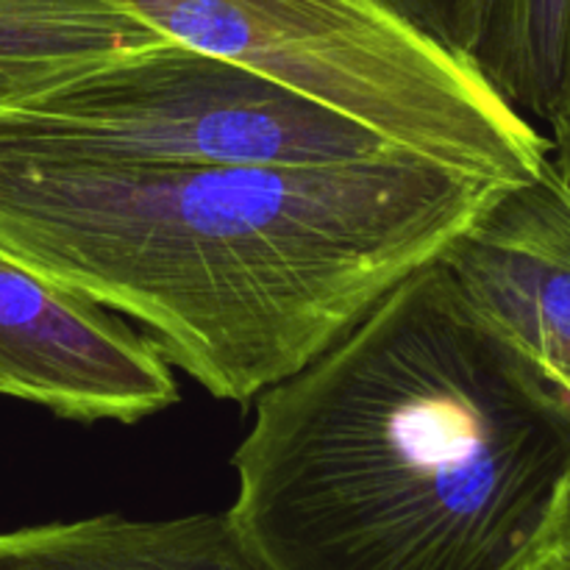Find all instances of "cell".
<instances>
[{
  "mask_svg": "<svg viewBox=\"0 0 570 570\" xmlns=\"http://www.w3.org/2000/svg\"><path fill=\"white\" fill-rule=\"evenodd\" d=\"M499 189L401 150L317 167H120L0 148V250L137 321L215 399L254 401Z\"/></svg>",
  "mask_w": 570,
  "mask_h": 570,
  "instance_id": "cell-1",
  "label": "cell"
},
{
  "mask_svg": "<svg viewBox=\"0 0 570 570\" xmlns=\"http://www.w3.org/2000/svg\"><path fill=\"white\" fill-rule=\"evenodd\" d=\"M234 527L267 570H515L570 473V404L434 256L256 399Z\"/></svg>",
  "mask_w": 570,
  "mask_h": 570,
  "instance_id": "cell-2",
  "label": "cell"
},
{
  "mask_svg": "<svg viewBox=\"0 0 570 570\" xmlns=\"http://www.w3.org/2000/svg\"><path fill=\"white\" fill-rule=\"evenodd\" d=\"M159 37L245 67L401 154L521 184L551 139L382 0H117Z\"/></svg>",
  "mask_w": 570,
  "mask_h": 570,
  "instance_id": "cell-3",
  "label": "cell"
},
{
  "mask_svg": "<svg viewBox=\"0 0 570 570\" xmlns=\"http://www.w3.org/2000/svg\"><path fill=\"white\" fill-rule=\"evenodd\" d=\"M0 148L120 167H317L395 150L367 128L173 39L0 111Z\"/></svg>",
  "mask_w": 570,
  "mask_h": 570,
  "instance_id": "cell-4",
  "label": "cell"
},
{
  "mask_svg": "<svg viewBox=\"0 0 570 570\" xmlns=\"http://www.w3.org/2000/svg\"><path fill=\"white\" fill-rule=\"evenodd\" d=\"M0 395L137 423L176 404L178 384L148 334L0 250Z\"/></svg>",
  "mask_w": 570,
  "mask_h": 570,
  "instance_id": "cell-5",
  "label": "cell"
},
{
  "mask_svg": "<svg viewBox=\"0 0 570 570\" xmlns=\"http://www.w3.org/2000/svg\"><path fill=\"white\" fill-rule=\"evenodd\" d=\"M468 304L570 404V187L551 159L438 254Z\"/></svg>",
  "mask_w": 570,
  "mask_h": 570,
  "instance_id": "cell-6",
  "label": "cell"
},
{
  "mask_svg": "<svg viewBox=\"0 0 570 570\" xmlns=\"http://www.w3.org/2000/svg\"><path fill=\"white\" fill-rule=\"evenodd\" d=\"M0 570H267L228 512L95 515L0 532Z\"/></svg>",
  "mask_w": 570,
  "mask_h": 570,
  "instance_id": "cell-7",
  "label": "cell"
},
{
  "mask_svg": "<svg viewBox=\"0 0 570 570\" xmlns=\"http://www.w3.org/2000/svg\"><path fill=\"white\" fill-rule=\"evenodd\" d=\"M161 39L117 0H0V111Z\"/></svg>",
  "mask_w": 570,
  "mask_h": 570,
  "instance_id": "cell-8",
  "label": "cell"
},
{
  "mask_svg": "<svg viewBox=\"0 0 570 570\" xmlns=\"http://www.w3.org/2000/svg\"><path fill=\"white\" fill-rule=\"evenodd\" d=\"M529 122H551L570 98V0H488L465 56Z\"/></svg>",
  "mask_w": 570,
  "mask_h": 570,
  "instance_id": "cell-9",
  "label": "cell"
},
{
  "mask_svg": "<svg viewBox=\"0 0 570 570\" xmlns=\"http://www.w3.org/2000/svg\"><path fill=\"white\" fill-rule=\"evenodd\" d=\"M434 45L465 61L488 0H382Z\"/></svg>",
  "mask_w": 570,
  "mask_h": 570,
  "instance_id": "cell-10",
  "label": "cell"
},
{
  "mask_svg": "<svg viewBox=\"0 0 570 570\" xmlns=\"http://www.w3.org/2000/svg\"><path fill=\"white\" fill-rule=\"evenodd\" d=\"M515 570H570V551L566 549V543L557 538L554 521H551L549 534L534 546L532 554H529Z\"/></svg>",
  "mask_w": 570,
  "mask_h": 570,
  "instance_id": "cell-11",
  "label": "cell"
},
{
  "mask_svg": "<svg viewBox=\"0 0 570 570\" xmlns=\"http://www.w3.org/2000/svg\"><path fill=\"white\" fill-rule=\"evenodd\" d=\"M551 165L557 167L562 181L570 187V98L566 109L560 111L554 122H551Z\"/></svg>",
  "mask_w": 570,
  "mask_h": 570,
  "instance_id": "cell-12",
  "label": "cell"
},
{
  "mask_svg": "<svg viewBox=\"0 0 570 570\" xmlns=\"http://www.w3.org/2000/svg\"><path fill=\"white\" fill-rule=\"evenodd\" d=\"M554 532L557 538L566 543V549L570 551V473L562 484L560 501H557V512H554Z\"/></svg>",
  "mask_w": 570,
  "mask_h": 570,
  "instance_id": "cell-13",
  "label": "cell"
}]
</instances>
